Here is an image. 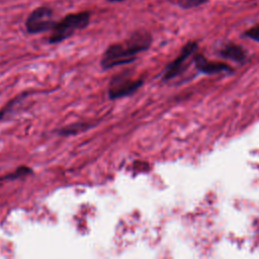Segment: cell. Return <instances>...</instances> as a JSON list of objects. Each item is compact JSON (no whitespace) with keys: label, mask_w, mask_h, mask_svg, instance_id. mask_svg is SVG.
Listing matches in <instances>:
<instances>
[{"label":"cell","mask_w":259,"mask_h":259,"mask_svg":"<svg viewBox=\"0 0 259 259\" xmlns=\"http://www.w3.org/2000/svg\"><path fill=\"white\" fill-rule=\"evenodd\" d=\"M108 2H111V3H117V2H123L125 0H107Z\"/></svg>","instance_id":"4fadbf2b"},{"label":"cell","mask_w":259,"mask_h":259,"mask_svg":"<svg viewBox=\"0 0 259 259\" xmlns=\"http://www.w3.org/2000/svg\"><path fill=\"white\" fill-rule=\"evenodd\" d=\"M244 35L249 37V38H252L256 41H259V25L254 26L252 28H249L248 30H246L244 32Z\"/></svg>","instance_id":"7c38bea8"},{"label":"cell","mask_w":259,"mask_h":259,"mask_svg":"<svg viewBox=\"0 0 259 259\" xmlns=\"http://www.w3.org/2000/svg\"><path fill=\"white\" fill-rule=\"evenodd\" d=\"M220 55L224 58L233 60L235 62L238 63H242L245 61L247 55L245 50L235 44H229L227 46H225L221 51H220Z\"/></svg>","instance_id":"52a82bcc"},{"label":"cell","mask_w":259,"mask_h":259,"mask_svg":"<svg viewBox=\"0 0 259 259\" xmlns=\"http://www.w3.org/2000/svg\"><path fill=\"white\" fill-rule=\"evenodd\" d=\"M194 63L196 68L204 74H214L223 71H232V69L228 65L220 62L208 61L201 55H197L195 57Z\"/></svg>","instance_id":"8992f818"},{"label":"cell","mask_w":259,"mask_h":259,"mask_svg":"<svg viewBox=\"0 0 259 259\" xmlns=\"http://www.w3.org/2000/svg\"><path fill=\"white\" fill-rule=\"evenodd\" d=\"M91 19L89 11L70 13L56 22L52 28V33L48 39L49 44L56 45L71 37L76 31L88 26Z\"/></svg>","instance_id":"7a4b0ae2"},{"label":"cell","mask_w":259,"mask_h":259,"mask_svg":"<svg viewBox=\"0 0 259 259\" xmlns=\"http://www.w3.org/2000/svg\"><path fill=\"white\" fill-rule=\"evenodd\" d=\"M27 95V93H24V94H21V95H19V96H17V97H15L14 99H12V100H10L3 108H1L0 109V120L1 119H3L5 116H6V114L7 113H9L11 110H12V108H13V106L17 103V102H19V101H21L23 98H24V96H26Z\"/></svg>","instance_id":"30bf717a"},{"label":"cell","mask_w":259,"mask_h":259,"mask_svg":"<svg viewBox=\"0 0 259 259\" xmlns=\"http://www.w3.org/2000/svg\"><path fill=\"white\" fill-rule=\"evenodd\" d=\"M142 78H135L130 69L113 75L108 84V98L111 100L127 97L134 94L143 85Z\"/></svg>","instance_id":"3957f363"},{"label":"cell","mask_w":259,"mask_h":259,"mask_svg":"<svg viewBox=\"0 0 259 259\" xmlns=\"http://www.w3.org/2000/svg\"><path fill=\"white\" fill-rule=\"evenodd\" d=\"M93 124L92 123H87V122H77V123H73L70 125H67L65 127L59 128L57 131V134L60 136H71V135H76L79 132H82L86 128H90L92 127Z\"/></svg>","instance_id":"ba28073f"},{"label":"cell","mask_w":259,"mask_h":259,"mask_svg":"<svg viewBox=\"0 0 259 259\" xmlns=\"http://www.w3.org/2000/svg\"><path fill=\"white\" fill-rule=\"evenodd\" d=\"M207 0H178V5L184 9H189L193 7H197Z\"/></svg>","instance_id":"8fae6325"},{"label":"cell","mask_w":259,"mask_h":259,"mask_svg":"<svg viewBox=\"0 0 259 259\" xmlns=\"http://www.w3.org/2000/svg\"><path fill=\"white\" fill-rule=\"evenodd\" d=\"M152 40L153 38L149 31L145 29L134 31L126 39L107 47L102 54L100 67L103 70H109L119 65L133 63L139 54L151 47Z\"/></svg>","instance_id":"6da1fadb"},{"label":"cell","mask_w":259,"mask_h":259,"mask_svg":"<svg viewBox=\"0 0 259 259\" xmlns=\"http://www.w3.org/2000/svg\"><path fill=\"white\" fill-rule=\"evenodd\" d=\"M33 173V170L30 167L27 166H19L12 172L0 177V181H12L15 179H19L28 175H31Z\"/></svg>","instance_id":"9c48e42d"},{"label":"cell","mask_w":259,"mask_h":259,"mask_svg":"<svg viewBox=\"0 0 259 259\" xmlns=\"http://www.w3.org/2000/svg\"><path fill=\"white\" fill-rule=\"evenodd\" d=\"M196 48H197V44L195 41L187 42L181 50L179 56L166 67L164 74H163V80L168 81V80L174 78L175 76H177L179 74L180 70L182 69L184 62L187 60V58L192 53H194Z\"/></svg>","instance_id":"5b68a950"},{"label":"cell","mask_w":259,"mask_h":259,"mask_svg":"<svg viewBox=\"0 0 259 259\" xmlns=\"http://www.w3.org/2000/svg\"><path fill=\"white\" fill-rule=\"evenodd\" d=\"M56 22L53 19V10L48 6H39L32 10L25 21V29L30 34L52 30Z\"/></svg>","instance_id":"277c9868"}]
</instances>
